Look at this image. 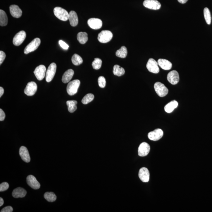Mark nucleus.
Listing matches in <instances>:
<instances>
[{"instance_id": "1", "label": "nucleus", "mask_w": 212, "mask_h": 212, "mask_svg": "<svg viewBox=\"0 0 212 212\" xmlns=\"http://www.w3.org/2000/svg\"><path fill=\"white\" fill-rule=\"evenodd\" d=\"M80 85V81L78 79L69 82L67 86V92L70 95H73L78 92Z\"/></svg>"}, {"instance_id": "2", "label": "nucleus", "mask_w": 212, "mask_h": 212, "mask_svg": "<svg viewBox=\"0 0 212 212\" xmlns=\"http://www.w3.org/2000/svg\"><path fill=\"white\" fill-rule=\"evenodd\" d=\"M54 15L61 20L66 21L69 19V13L66 10L61 7H55L54 8Z\"/></svg>"}, {"instance_id": "3", "label": "nucleus", "mask_w": 212, "mask_h": 212, "mask_svg": "<svg viewBox=\"0 0 212 212\" xmlns=\"http://www.w3.org/2000/svg\"><path fill=\"white\" fill-rule=\"evenodd\" d=\"M41 44V40L38 38H35L25 48L24 50V53L27 54L31 52L34 51Z\"/></svg>"}, {"instance_id": "4", "label": "nucleus", "mask_w": 212, "mask_h": 212, "mask_svg": "<svg viewBox=\"0 0 212 212\" xmlns=\"http://www.w3.org/2000/svg\"><path fill=\"white\" fill-rule=\"evenodd\" d=\"M154 90L159 96L163 97L168 94V90L164 84L159 82L156 83L154 85Z\"/></svg>"}, {"instance_id": "5", "label": "nucleus", "mask_w": 212, "mask_h": 212, "mask_svg": "<svg viewBox=\"0 0 212 212\" xmlns=\"http://www.w3.org/2000/svg\"><path fill=\"white\" fill-rule=\"evenodd\" d=\"M113 38L112 33L109 30H103L99 33L98 40L101 43H107Z\"/></svg>"}, {"instance_id": "6", "label": "nucleus", "mask_w": 212, "mask_h": 212, "mask_svg": "<svg viewBox=\"0 0 212 212\" xmlns=\"http://www.w3.org/2000/svg\"><path fill=\"white\" fill-rule=\"evenodd\" d=\"M56 69L57 65L54 63H51L48 66L46 74V80L47 82H50L54 78Z\"/></svg>"}, {"instance_id": "7", "label": "nucleus", "mask_w": 212, "mask_h": 212, "mask_svg": "<svg viewBox=\"0 0 212 212\" xmlns=\"http://www.w3.org/2000/svg\"><path fill=\"white\" fill-rule=\"evenodd\" d=\"M147 68L151 72L154 74H157L159 72L160 69L158 63L152 58H150L148 60L147 64Z\"/></svg>"}, {"instance_id": "8", "label": "nucleus", "mask_w": 212, "mask_h": 212, "mask_svg": "<svg viewBox=\"0 0 212 212\" xmlns=\"http://www.w3.org/2000/svg\"><path fill=\"white\" fill-rule=\"evenodd\" d=\"M143 6L149 9L158 10L161 8V4L157 0H145L143 2Z\"/></svg>"}, {"instance_id": "9", "label": "nucleus", "mask_w": 212, "mask_h": 212, "mask_svg": "<svg viewBox=\"0 0 212 212\" xmlns=\"http://www.w3.org/2000/svg\"><path fill=\"white\" fill-rule=\"evenodd\" d=\"M38 86L34 82L32 81L28 83L24 89V92L28 96H32L36 92Z\"/></svg>"}, {"instance_id": "10", "label": "nucleus", "mask_w": 212, "mask_h": 212, "mask_svg": "<svg viewBox=\"0 0 212 212\" xmlns=\"http://www.w3.org/2000/svg\"><path fill=\"white\" fill-rule=\"evenodd\" d=\"M46 68L43 65L37 67L34 71V74L38 80H43L46 74Z\"/></svg>"}, {"instance_id": "11", "label": "nucleus", "mask_w": 212, "mask_h": 212, "mask_svg": "<svg viewBox=\"0 0 212 212\" xmlns=\"http://www.w3.org/2000/svg\"><path fill=\"white\" fill-rule=\"evenodd\" d=\"M26 36L27 34L24 31H21L18 32L13 38V44L16 46L20 45L25 39Z\"/></svg>"}, {"instance_id": "12", "label": "nucleus", "mask_w": 212, "mask_h": 212, "mask_svg": "<svg viewBox=\"0 0 212 212\" xmlns=\"http://www.w3.org/2000/svg\"><path fill=\"white\" fill-rule=\"evenodd\" d=\"M163 135V132L160 129H156L152 132H150L148 134V138L151 140L158 141L162 138Z\"/></svg>"}, {"instance_id": "13", "label": "nucleus", "mask_w": 212, "mask_h": 212, "mask_svg": "<svg viewBox=\"0 0 212 212\" xmlns=\"http://www.w3.org/2000/svg\"><path fill=\"white\" fill-rule=\"evenodd\" d=\"M167 79L168 81L172 85H176L179 81V74L177 71H172L167 75Z\"/></svg>"}, {"instance_id": "14", "label": "nucleus", "mask_w": 212, "mask_h": 212, "mask_svg": "<svg viewBox=\"0 0 212 212\" xmlns=\"http://www.w3.org/2000/svg\"><path fill=\"white\" fill-rule=\"evenodd\" d=\"M150 149L151 148L148 144L146 142L142 143L139 147L138 150L139 156L141 157H146L149 153Z\"/></svg>"}, {"instance_id": "15", "label": "nucleus", "mask_w": 212, "mask_h": 212, "mask_svg": "<svg viewBox=\"0 0 212 212\" xmlns=\"http://www.w3.org/2000/svg\"><path fill=\"white\" fill-rule=\"evenodd\" d=\"M87 23L89 27L94 30L100 29L103 24L102 21L97 18H90L88 20Z\"/></svg>"}, {"instance_id": "16", "label": "nucleus", "mask_w": 212, "mask_h": 212, "mask_svg": "<svg viewBox=\"0 0 212 212\" xmlns=\"http://www.w3.org/2000/svg\"><path fill=\"white\" fill-rule=\"evenodd\" d=\"M27 184L31 188L34 189H38L40 188L41 185L35 177L32 175L28 176L27 178Z\"/></svg>"}, {"instance_id": "17", "label": "nucleus", "mask_w": 212, "mask_h": 212, "mask_svg": "<svg viewBox=\"0 0 212 212\" xmlns=\"http://www.w3.org/2000/svg\"><path fill=\"white\" fill-rule=\"evenodd\" d=\"M138 175L140 179L143 182H148L149 180V172L146 167H143L140 169Z\"/></svg>"}, {"instance_id": "18", "label": "nucleus", "mask_w": 212, "mask_h": 212, "mask_svg": "<svg viewBox=\"0 0 212 212\" xmlns=\"http://www.w3.org/2000/svg\"><path fill=\"white\" fill-rule=\"evenodd\" d=\"M19 155L22 160L26 163H29L30 161V157L29 152L27 147L21 146L19 149Z\"/></svg>"}, {"instance_id": "19", "label": "nucleus", "mask_w": 212, "mask_h": 212, "mask_svg": "<svg viewBox=\"0 0 212 212\" xmlns=\"http://www.w3.org/2000/svg\"><path fill=\"white\" fill-rule=\"evenodd\" d=\"M10 10L11 15L15 18H18L22 16L21 10L16 5H12L10 6Z\"/></svg>"}, {"instance_id": "20", "label": "nucleus", "mask_w": 212, "mask_h": 212, "mask_svg": "<svg viewBox=\"0 0 212 212\" xmlns=\"http://www.w3.org/2000/svg\"><path fill=\"white\" fill-rule=\"evenodd\" d=\"M158 65L164 70H169L172 67V64L171 62L167 59H160L157 61Z\"/></svg>"}, {"instance_id": "21", "label": "nucleus", "mask_w": 212, "mask_h": 212, "mask_svg": "<svg viewBox=\"0 0 212 212\" xmlns=\"http://www.w3.org/2000/svg\"><path fill=\"white\" fill-rule=\"evenodd\" d=\"M27 194V191L23 188H18L13 190L12 194L15 198H23Z\"/></svg>"}, {"instance_id": "22", "label": "nucleus", "mask_w": 212, "mask_h": 212, "mask_svg": "<svg viewBox=\"0 0 212 212\" xmlns=\"http://www.w3.org/2000/svg\"><path fill=\"white\" fill-rule=\"evenodd\" d=\"M69 20L72 27H75L78 23V18L76 12L74 11H70L69 13Z\"/></svg>"}, {"instance_id": "23", "label": "nucleus", "mask_w": 212, "mask_h": 212, "mask_svg": "<svg viewBox=\"0 0 212 212\" xmlns=\"http://www.w3.org/2000/svg\"><path fill=\"white\" fill-rule=\"evenodd\" d=\"M74 75V70L72 69H69L64 72L62 77L63 82L64 83H66L70 82L71 79L72 78Z\"/></svg>"}, {"instance_id": "24", "label": "nucleus", "mask_w": 212, "mask_h": 212, "mask_svg": "<svg viewBox=\"0 0 212 212\" xmlns=\"http://www.w3.org/2000/svg\"><path fill=\"white\" fill-rule=\"evenodd\" d=\"M178 103L176 100L171 101L165 106L164 108L165 111L168 113H170L173 112L174 110L178 107Z\"/></svg>"}, {"instance_id": "25", "label": "nucleus", "mask_w": 212, "mask_h": 212, "mask_svg": "<svg viewBox=\"0 0 212 212\" xmlns=\"http://www.w3.org/2000/svg\"><path fill=\"white\" fill-rule=\"evenodd\" d=\"M8 23V18L6 12L3 10H0V25L4 27L7 25Z\"/></svg>"}, {"instance_id": "26", "label": "nucleus", "mask_w": 212, "mask_h": 212, "mask_svg": "<svg viewBox=\"0 0 212 212\" xmlns=\"http://www.w3.org/2000/svg\"><path fill=\"white\" fill-rule=\"evenodd\" d=\"M77 39L81 44H85L88 40L87 33L86 32H79L77 35Z\"/></svg>"}, {"instance_id": "27", "label": "nucleus", "mask_w": 212, "mask_h": 212, "mask_svg": "<svg viewBox=\"0 0 212 212\" xmlns=\"http://www.w3.org/2000/svg\"><path fill=\"white\" fill-rule=\"evenodd\" d=\"M78 102L75 100H70L67 101L66 104L68 107V110L70 113H73L77 109V104Z\"/></svg>"}, {"instance_id": "28", "label": "nucleus", "mask_w": 212, "mask_h": 212, "mask_svg": "<svg viewBox=\"0 0 212 212\" xmlns=\"http://www.w3.org/2000/svg\"><path fill=\"white\" fill-rule=\"evenodd\" d=\"M113 73L114 75L117 76H121L124 75L125 70L123 68L121 67L118 65L114 66Z\"/></svg>"}, {"instance_id": "29", "label": "nucleus", "mask_w": 212, "mask_h": 212, "mask_svg": "<svg viewBox=\"0 0 212 212\" xmlns=\"http://www.w3.org/2000/svg\"><path fill=\"white\" fill-rule=\"evenodd\" d=\"M127 48L125 46H123L120 49L116 51V55L119 58H125L127 55Z\"/></svg>"}, {"instance_id": "30", "label": "nucleus", "mask_w": 212, "mask_h": 212, "mask_svg": "<svg viewBox=\"0 0 212 212\" xmlns=\"http://www.w3.org/2000/svg\"><path fill=\"white\" fill-rule=\"evenodd\" d=\"M44 198L49 202H54L56 200L57 196L53 192H46L44 194Z\"/></svg>"}, {"instance_id": "31", "label": "nucleus", "mask_w": 212, "mask_h": 212, "mask_svg": "<svg viewBox=\"0 0 212 212\" xmlns=\"http://www.w3.org/2000/svg\"><path fill=\"white\" fill-rule=\"evenodd\" d=\"M72 61L74 65L78 66L83 63V60L80 56L77 54H74L72 57Z\"/></svg>"}, {"instance_id": "32", "label": "nucleus", "mask_w": 212, "mask_h": 212, "mask_svg": "<svg viewBox=\"0 0 212 212\" xmlns=\"http://www.w3.org/2000/svg\"><path fill=\"white\" fill-rule=\"evenodd\" d=\"M204 13L206 22L208 24H210L211 23V16L209 9L208 8H205L204 10Z\"/></svg>"}, {"instance_id": "33", "label": "nucleus", "mask_w": 212, "mask_h": 212, "mask_svg": "<svg viewBox=\"0 0 212 212\" xmlns=\"http://www.w3.org/2000/svg\"><path fill=\"white\" fill-rule=\"evenodd\" d=\"M94 96L92 94H88L85 95L82 100L81 102L83 104L86 105L91 102L93 100Z\"/></svg>"}, {"instance_id": "34", "label": "nucleus", "mask_w": 212, "mask_h": 212, "mask_svg": "<svg viewBox=\"0 0 212 212\" xmlns=\"http://www.w3.org/2000/svg\"><path fill=\"white\" fill-rule=\"evenodd\" d=\"M102 65V60L100 58H96L92 63L93 68L95 70H99L101 68Z\"/></svg>"}, {"instance_id": "35", "label": "nucleus", "mask_w": 212, "mask_h": 212, "mask_svg": "<svg viewBox=\"0 0 212 212\" xmlns=\"http://www.w3.org/2000/svg\"><path fill=\"white\" fill-rule=\"evenodd\" d=\"M98 83L100 87L103 88L106 86V79L103 76H100L98 79Z\"/></svg>"}, {"instance_id": "36", "label": "nucleus", "mask_w": 212, "mask_h": 212, "mask_svg": "<svg viewBox=\"0 0 212 212\" xmlns=\"http://www.w3.org/2000/svg\"><path fill=\"white\" fill-rule=\"evenodd\" d=\"M9 187V184L7 182H4L0 185V191L3 192L8 189Z\"/></svg>"}, {"instance_id": "37", "label": "nucleus", "mask_w": 212, "mask_h": 212, "mask_svg": "<svg viewBox=\"0 0 212 212\" xmlns=\"http://www.w3.org/2000/svg\"><path fill=\"white\" fill-rule=\"evenodd\" d=\"M59 43L61 47L63 49L66 50L69 48V46L62 40L59 41Z\"/></svg>"}, {"instance_id": "38", "label": "nucleus", "mask_w": 212, "mask_h": 212, "mask_svg": "<svg viewBox=\"0 0 212 212\" xmlns=\"http://www.w3.org/2000/svg\"><path fill=\"white\" fill-rule=\"evenodd\" d=\"M6 58V54L4 52L1 51H0V64H1L3 62Z\"/></svg>"}, {"instance_id": "39", "label": "nucleus", "mask_w": 212, "mask_h": 212, "mask_svg": "<svg viewBox=\"0 0 212 212\" xmlns=\"http://www.w3.org/2000/svg\"><path fill=\"white\" fill-rule=\"evenodd\" d=\"M13 211V208L10 206L5 207L1 210V212H12Z\"/></svg>"}, {"instance_id": "40", "label": "nucleus", "mask_w": 212, "mask_h": 212, "mask_svg": "<svg viewBox=\"0 0 212 212\" xmlns=\"http://www.w3.org/2000/svg\"><path fill=\"white\" fill-rule=\"evenodd\" d=\"M5 114L2 109H0V121H3L5 118Z\"/></svg>"}, {"instance_id": "41", "label": "nucleus", "mask_w": 212, "mask_h": 212, "mask_svg": "<svg viewBox=\"0 0 212 212\" xmlns=\"http://www.w3.org/2000/svg\"><path fill=\"white\" fill-rule=\"evenodd\" d=\"M4 92V89L2 87H0V97H1Z\"/></svg>"}, {"instance_id": "42", "label": "nucleus", "mask_w": 212, "mask_h": 212, "mask_svg": "<svg viewBox=\"0 0 212 212\" xmlns=\"http://www.w3.org/2000/svg\"><path fill=\"white\" fill-rule=\"evenodd\" d=\"M178 2L181 4H185L186 3L188 0H178Z\"/></svg>"}, {"instance_id": "43", "label": "nucleus", "mask_w": 212, "mask_h": 212, "mask_svg": "<svg viewBox=\"0 0 212 212\" xmlns=\"http://www.w3.org/2000/svg\"><path fill=\"white\" fill-rule=\"evenodd\" d=\"M4 202L3 199L2 198H0V206H2L3 205Z\"/></svg>"}]
</instances>
